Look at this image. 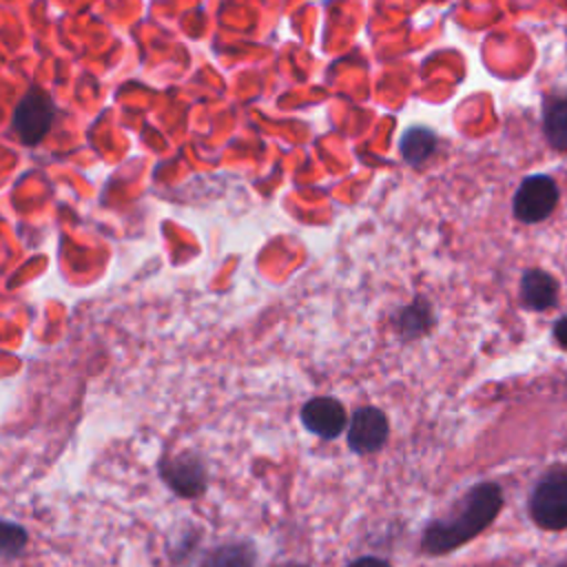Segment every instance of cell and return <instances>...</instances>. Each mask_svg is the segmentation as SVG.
Here are the masks:
<instances>
[{
	"mask_svg": "<svg viewBox=\"0 0 567 567\" xmlns=\"http://www.w3.org/2000/svg\"><path fill=\"white\" fill-rule=\"evenodd\" d=\"M432 323V315H430V306L421 299H416L414 303H410L408 308L401 310V321H399V330L405 337H419L421 332H425Z\"/></svg>",
	"mask_w": 567,
	"mask_h": 567,
	"instance_id": "13",
	"label": "cell"
},
{
	"mask_svg": "<svg viewBox=\"0 0 567 567\" xmlns=\"http://www.w3.org/2000/svg\"><path fill=\"white\" fill-rule=\"evenodd\" d=\"M529 514L543 529L567 527V465H556L538 478L529 496Z\"/></svg>",
	"mask_w": 567,
	"mask_h": 567,
	"instance_id": "2",
	"label": "cell"
},
{
	"mask_svg": "<svg viewBox=\"0 0 567 567\" xmlns=\"http://www.w3.org/2000/svg\"><path fill=\"white\" fill-rule=\"evenodd\" d=\"M503 494L496 483L474 485L447 516L432 520L425 532L421 547L427 554H447L463 543L478 536L501 512Z\"/></svg>",
	"mask_w": 567,
	"mask_h": 567,
	"instance_id": "1",
	"label": "cell"
},
{
	"mask_svg": "<svg viewBox=\"0 0 567 567\" xmlns=\"http://www.w3.org/2000/svg\"><path fill=\"white\" fill-rule=\"evenodd\" d=\"M257 554L250 543H226L215 547L199 567H255Z\"/></svg>",
	"mask_w": 567,
	"mask_h": 567,
	"instance_id": "10",
	"label": "cell"
},
{
	"mask_svg": "<svg viewBox=\"0 0 567 567\" xmlns=\"http://www.w3.org/2000/svg\"><path fill=\"white\" fill-rule=\"evenodd\" d=\"M558 204V186L547 175H529L516 188L512 208L518 221L536 224L551 215Z\"/></svg>",
	"mask_w": 567,
	"mask_h": 567,
	"instance_id": "3",
	"label": "cell"
},
{
	"mask_svg": "<svg viewBox=\"0 0 567 567\" xmlns=\"http://www.w3.org/2000/svg\"><path fill=\"white\" fill-rule=\"evenodd\" d=\"M346 567H390L385 560H381V558H374V556H363V558H357V560H352L350 565H346Z\"/></svg>",
	"mask_w": 567,
	"mask_h": 567,
	"instance_id": "14",
	"label": "cell"
},
{
	"mask_svg": "<svg viewBox=\"0 0 567 567\" xmlns=\"http://www.w3.org/2000/svg\"><path fill=\"white\" fill-rule=\"evenodd\" d=\"M543 131L554 148L567 153V93H554L545 100Z\"/></svg>",
	"mask_w": 567,
	"mask_h": 567,
	"instance_id": "9",
	"label": "cell"
},
{
	"mask_svg": "<svg viewBox=\"0 0 567 567\" xmlns=\"http://www.w3.org/2000/svg\"><path fill=\"white\" fill-rule=\"evenodd\" d=\"M558 567H567V565H558Z\"/></svg>",
	"mask_w": 567,
	"mask_h": 567,
	"instance_id": "17",
	"label": "cell"
},
{
	"mask_svg": "<svg viewBox=\"0 0 567 567\" xmlns=\"http://www.w3.org/2000/svg\"><path fill=\"white\" fill-rule=\"evenodd\" d=\"M554 337H556V341L567 350V317H563V319H558V321L554 323Z\"/></svg>",
	"mask_w": 567,
	"mask_h": 567,
	"instance_id": "15",
	"label": "cell"
},
{
	"mask_svg": "<svg viewBox=\"0 0 567 567\" xmlns=\"http://www.w3.org/2000/svg\"><path fill=\"white\" fill-rule=\"evenodd\" d=\"M520 297L527 308L547 310L558 299V284L545 270H538V268L525 270L520 277Z\"/></svg>",
	"mask_w": 567,
	"mask_h": 567,
	"instance_id": "8",
	"label": "cell"
},
{
	"mask_svg": "<svg viewBox=\"0 0 567 567\" xmlns=\"http://www.w3.org/2000/svg\"><path fill=\"white\" fill-rule=\"evenodd\" d=\"M388 439V419L379 408H359L348 427V445L359 452H377Z\"/></svg>",
	"mask_w": 567,
	"mask_h": 567,
	"instance_id": "6",
	"label": "cell"
},
{
	"mask_svg": "<svg viewBox=\"0 0 567 567\" xmlns=\"http://www.w3.org/2000/svg\"><path fill=\"white\" fill-rule=\"evenodd\" d=\"M281 567H306V565H297V563H286V565H281Z\"/></svg>",
	"mask_w": 567,
	"mask_h": 567,
	"instance_id": "16",
	"label": "cell"
},
{
	"mask_svg": "<svg viewBox=\"0 0 567 567\" xmlns=\"http://www.w3.org/2000/svg\"><path fill=\"white\" fill-rule=\"evenodd\" d=\"M162 481L179 496L193 498L206 489V465L195 452H179L159 461Z\"/></svg>",
	"mask_w": 567,
	"mask_h": 567,
	"instance_id": "4",
	"label": "cell"
},
{
	"mask_svg": "<svg viewBox=\"0 0 567 567\" xmlns=\"http://www.w3.org/2000/svg\"><path fill=\"white\" fill-rule=\"evenodd\" d=\"M29 534L22 525L0 518V560H9L22 554V549L27 547Z\"/></svg>",
	"mask_w": 567,
	"mask_h": 567,
	"instance_id": "12",
	"label": "cell"
},
{
	"mask_svg": "<svg viewBox=\"0 0 567 567\" xmlns=\"http://www.w3.org/2000/svg\"><path fill=\"white\" fill-rule=\"evenodd\" d=\"M301 421L312 434L321 439H337L346 425V410L332 396H317L303 405Z\"/></svg>",
	"mask_w": 567,
	"mask_h": 567,
	"instance_id": "7",
	"label": "cell"
},
{
	"mask_svg": "<svg viewBox=\"0 0 567 567\" xmlns=\"http://www.w3.org/2000/svg\"><path fill=\"white\" fill-rule=\"evenodd\" d=\"M51 122H53V102L40 89L29 91L16 106L13 128L24 144H38L49 133Z\"/></svg>",
	"mask_w": 567,
	"mask_h": 567,
	"instance_id": "5",
	"label": "cell"
},
{
	"mask_svg": "<svg viewBox=\"0 0 567 567\" xmlns=\"http://www.w3.org/2000/svg\"><path fill=\"white\" fill-rule=\"evenodd\" d=\"M399 148H401V155L408 164L416 166L421 162H425L434 148H436V135L427 128H421V126H412L408 128L403 135H401V142H399Z\"/></svg>",
	"mask_w": 567,
	"mask_h": 567,
	"instance_id": "11",
	"label": "cell"
}]
</instances>
